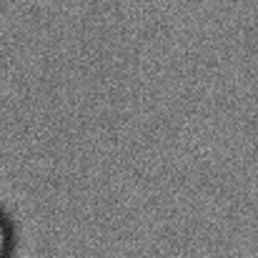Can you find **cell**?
I'll list each match as a JSON object with an SVG mask.
<instances>
[{"mask_svg":"<svg viewBox=\"0 0 258 258\" xmlns=\"http://www.w3.org/2000/svg\"><path fill=\"white\" fill-rule=\"evenodd\" d=\"M13 253H15V233L10 218L0 211V258H13Z\"/></svg>","mask_w":258,"mask_h":258,"instance_id":"obj_1","label":"cell"}]
</instances>
